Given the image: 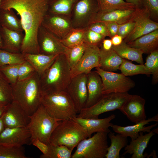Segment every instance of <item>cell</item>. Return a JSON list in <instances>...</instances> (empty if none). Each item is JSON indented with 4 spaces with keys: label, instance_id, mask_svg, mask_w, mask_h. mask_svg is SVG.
Returning <instances> with one entry per match:
<instances>
[{
    "label": "cell",
    "instance_id": "f35d334b",
    "mask_svg": "<svg viewBox=\"0 0 158 158\" xmlns=\"http://www.w3.org/2000/svg\"><path fill=\"white\" fill-rule=\"evenodd\" d=\"M22 147L0 144V158H27Z\"/></svg>",
    "mask_w": 158,
    "mask_h": 158
},
{
    "label": "cell",
    "instance_id": "5b68a950",
    "mask_svg": "<svg viewBox=\"0 0 158 158\" xmlns=\"http://www.w3.org/2000/svg\"><path fill=\"white\" fill-rule=\"evenodd\" d=\"M87 138L86 129L70 119L59 122L52 133L48 143L65 145L73 151L80 141Z\"/></svg>",
    "mask_w": 158,
    "mask_h": 158
},
{
    "label": "cell",
    "instance_id": "b9f144b4",
    "mask_svg": "<svg viewBox=\"0 0 158 158\" xmlns=\"http://www.w3.org/2000/svg\"><path fill=\"white\" fill-rule=\"evenodd\" d=\"M142 6L149 13L151 18L157 22L158 19V0H141Z\"/></svg>",
    "mask_w": 158,
    "mask_h": 158
},
{
    "label": "cell",
    "instance_id": "4fadbf2b",
    "mask_svg": "<svg viewBox=\"0 0 158 158\" xmlns=\"http://www.w3.org/2000/svg\"><path fill=\"white\" fill-rule=\"evenodd\" d=\"M38 40L40 53L48 55L65 54L68 49L60 39L42 26L39 30Z\"/></svg>",
    "mask_w": 158,
    "mask_h": 158
},
{
    "label": "cell",
    "instance_id": "60d3db41",
    "mask_svg": "<svg viewBox=\"0 0 158 158\" xmlns=\"http://www.w3.org/2000/svg\"><path fill=\"white\" fill-rule=\"evenodd\" d=\"M20 64L6 65L0 68V71L11 85L18 80V72Z\"/></svg>",
    "mask_w": 158,
    "mask_h": 158
},
{
    "label": "cell",
    "instance_id": "8992f818",
    "mask_svg": "<svg viewBox=\"0 0 158 158\" xmlns=\"http://www.w3.org/2000/svg\"><path fill=\"white\" fill-rule=\"evenodd\" d=\"M29 117L27 127L30 134L31 140L37 138L48 144L52 133L61 121L51 117L41 104Z\"/></svg>",
    "mask_w": 158,
    "mask_h": 158
},
{
    "label": "cell",
    "instance_id": "f546056e",
    "mask_svg": "<svg viewBox=\"0 0 158 158\" xmlns=\"http://www.w3.org/2000/svg\"><path fill=\"white\" fill-rule=\"evenodd\" d=\"M12 9H0V26L8 29L23 32V30L20 19Z\"/></svg>",
    "mask_w": 158,
    "mask_h": 158
},
{
    "label": "cell",
    "instance_id": "d6a6232c",
    "mask_svg": "<svg viewBox=\"0 0 158 158\" xmlns=\"http://www.w3.org/2000/svg\"><path fill=\"white\" fill-rule=\"evenodd\" d=\"M87 46V44L83 42L68 48L65 54L71 69L79 61L85 51Z\"/></svg>",
    "mask_w": 158,
    "mask_h": 158
},
{
    "label": "cell",
    "instance_id": "8fae6325",
    "mask_svg": "<svg viewBox=\"0 0 158 158\" xmlns=\"http://www.w3.org/2000/svg\"><path fill=\"white\" fill-rule=\"evenodd\" d=\"M87 74H80L71 78L66 91L74 104L77 114L84 107L88 96Z\"/></svg>",
    "mask_w": 158,
    "mask_h": 158
},
{
    "label": "cell",
    "instance_id": "cb8c5ba5",
    "mask_svg": "<svg viewBox=\"0 0 158 158\" xmlns=\"http://www.w3.org/2000/svg\"><path fill=\"white\" fill-rule=\"evenodd\" d=\"M126 43L131 47L141 50L143 54H149L158 49V29Z\"/></svg>",
    "mask_w": 158,
    "mask_h": 158
},
{
    "label": "cell",
    "instance_id": "30bf717a",
    "mask_svg": "<svg viewBox=\"0 0 158 158\" xmlns=\"http://www.w3.org/2000/svg\"><path fill=\"white\" fill-rule=\"evenodd\" d=\"M133 20L134 28L123 40L127 43L158 29V23L152 20L148 11L143 7L139 8Z\"/></svg>",
    "mask_w": 158,
    "mask_h": 158
},
{
    "label": "cell",
    "instance_id": "ab89813d",
    "mask_svg": "<svg viewBox=\"0 0 158 158\" xmlns=\"http://www.w3.org/2000/svg\"><path fill=\"white\" fill-rule=\"evenodd\" d=\"M76 0H57L52 5L51 12L54 14L68 15Z\"/></svg>",
    "mask_w": 158,
    "mask_h": 158
},
{
    "label": "cell",
    "instance_id": "3957f363",
    "mask_svg": "<svg viewBox=\"0 0 158 158\" xmlns=\"http://www.w3.org/2000/svg\"><path fill=\"white\" fill-rule=\"evenodd\" d=\"M71 70L65 54L58 55L40 77L42 93L66 91L71 79Z\"/></svg>",
    "mask_w": 158,
    "mask_h": 158
},
{
    "label": "cell",
    "instance_id": "836d02e7",
    "mask_svg": "<svg viewBox=\"0 0 158 158\" xmlns=\"http://www.w3.org/2000/svg\"><path fill=\"white\" fill-rule=\"evenodd\" d=\"M99 10L109 11L116 9H124L135 8L133 4L124 0H97Z\"/></svg>",
    "mask_w": 158,
    "mask_h": 158
},
{
    "label": "cell",
    "instance_id": "1f68e13d",
    "mask_svg": "<svg viewBox=\"0 0 158 158\" xmlns=\"http://www.w3.org/2000/svg\"><path fill=\"white\" fill-rule=\"evenodd\" d=\"M86 28H72L63 38L62 43L70 48L84 42V37Z\"/></svg>",
    "mask_w": 158,
    "mask_h": 158
},
{
    "label": "cell",
    "instance_id": "816d5d0a",
    "mask_svg": "<svg viewBox=\"0 0 158 158\" xmlns=\"http://www.w3.org/2000/svg\"><path fill=\"white\" fill-rule=\"evenodd\" d=\"M127 3L132 4L137 7H142L141 0H124Z\"/></svg>",
    "mask_w": 158,
    "mask_h": 158
},
{
    "label": "cell",
    "instance_id": "d4e9b609",
    "mask_svg": "<svg viewBox=\"0 0 158 158\" xmlns=\"http://www.w3.org/2000/svg\"><path fill=\"white\" fill-rule=\"evenodd\" d=\"M25 60L30 63L41 77L59 55H48L41 53L23 54Z\"/></svg>",
    "mask_w": 158,
    "mask_h": 158
},
{
    "label": "cell",
    "instance_id": "6da1fadb",
    "mask_svg": "<svg viewBox=\"0 0 158 158\" xmlns=\"http://www.w3.org/2000/svg\"><path fill=\"white\" fill-rule=\"evenodd\" d=\"M50 0H2L0 9L15 10L25 32L20 52L40 53L39 30L46 16Z\"/></svg>",
    "mask_w": 158,
    "mask_h": 158
},
{
    "label": "cell",
    "instance_id": "52a82bcc",
    "mask_svg": "<svg viewBox=\"0 0 158 158\" xmlns=\"http://www.w3.org/2000/svg\"><path fill=\"white\" fill-rule=\"evenodd\" d=\"M131 95L126 92H111L103 94L95 104L84 108L76 117L83 118H97L101 114L116 109L120 110Z\"/></svg>",
    "mask_w": 158,
    "mask_h": 158
},
{
    "label": "cell",
    "instance_id": "7a4b0ae2",
    "mask_svg": "<svg viewBox=\"0 0 158 158\" xmlns=\"http://www.w3.org/2000/svg\"><path fill=\"white\" fill-rule=\"evenodd\" d=\"M12 87L13 101L17 102L29 116L41 104L42 94L40 77L35 71L23 80L18 81Z\"/></svg>",
    "mask_w": 158,
    "mask_h": 158
},
{
    "label": "cell",
    "instance_id": "ba28073f",
    "mask_svg": "<svg viewBox=\"0 0 158 158\" xmlns=\"http://www.w3.org/2000/svg\"><path fill=\"white\" fill-rule=\"evenodd\" d=\"M107 132H98L77 145L71 158H104L109 147Z\"/></svg>",
    "mask_w": 158,
    "mask_h": 158
},
{
    "label": "cell",
    "instance_id": "ee69618b",
    "mask_svg": "<svg viewBox=\"0 0 158 158\" xmlns=\"http://www.w3.org/2000/svg\"><path fill=\"white\" fill-rule=\"evenodd\" d=\"M35 72V70L32 65L25 61L20 65L18 70V81L27 78Z\"/></svg>",
    "mask_w": 158,
    "mask_h": 158
},
{
    "label": "cell",
    "instance_id": "9c48e42d",
    "mask_svg": "<svg viewBox=\"0 0 158 158\" xmlns=\"http://www.w3.org/2000/svg\"><path fill=\"white\" fill-rule=\"evenodd\" d=\"M96 72L100 76L102 83L103 94L111 92H128L135 86L134 82L122 73H119L96 68Z\"/></svg>",
    "mask_w": 158,
    "mask_h": 158
},
{
    "label": "cell",
    "instance_id": "8d00e7d4",
    "mask_svg": "<svg viewBox=\"0 0 158 158\" xmlns=\"http://www.w3.org/2000/svg\"><path fill=\"white\" fill-rule=\"evenodd\" d=\"M13 101L12 86L0 71V102L8 105Z\"/></svg>",
    "mask_w": 158,
    "mask_h": 158
},
{
    "label": "cell",
    "instance_id": "7c38bea8",
    "mask_svg": "<svg viewBox=\"0 0 158 158\" xmlns=\"http://www.w3.org/2000/svg\"><path fill=\"white\" fill-rule=\"evenodd\" d=\"M139 8L106 11L99 10L90 18L88 25L97 22H114L119 25L124 23L132 20Z\"/></svg>",
    "mask_w": 158,
    "mask_h": 158
},
{
    "label": "cell",
    "instance_id": "6f0895ef",
    "mask_svg": "<svg viewBox=\"0 0 158 158\" xmlns=\"http://www.w3.org/2000/svg\"><path fill=\"white\" fill-rule=\"evenodd\" d=\"M1 1H2V0H0V5H1Z\"/></svg>",
    "mask_w": 158,
    "mask_h": 158
},
{
    "label": "cell",
    "instance_id": "2e32d148",
    "mask_svg": "<svg viewBox=\"0 0 158 158\" xmlns=\"http://www.w3.org/2000/svg\"><path fill=\"white\" fill-rule=\"evenodd\" d=\"M145 100L140 96L131 95L120 110L131 122L135 123L146 119Z\"/></svg>",
    "mask_w": 158,
    "mask_h": 158
},
{
    "label": "cell",
    "instance_id": "484cf974",
    "mask_svg": "<svg viewBox=\"0 0 158 158\" xmlns=\"http://www.w3.org/2000/svg\"><path fill=\"white\" fill-rule=\"evenodd\" d=\"M99 10L97 0H80L75 7V20L78 23H81L86 18L89 17L90 19Z\"/></svg>",
    "mask_w": 158,
    "mask_h": 158
},
{
    "label": "cell",
    "instance_id": "74e56055",
    "mask_svg": "<svg viewBox=\"0 0 158 158\" xmlns=\"http://www.w3.org/2000/svg\"><path fill=\"white\" fill-rule=\"evenodd\" d=\"M49 149L46 155L42 158H71L72 151L63 145H58L48 143Z\"/></svg>",
    "mask_w": 158,
    "mask_h": 158
},
{
    "label": "cell",
    "instance_id": "f6af8a7d",
    "mask_svg": "<svg viewBox=\"0 0 158 158\" xmlns=\"http://www.w3.org/2000/svg\"><path fill=\"white\" fill-rule=\"evenodd\" d=\"M87 28L94 32L104 36L110 37L108 29L105 23L103 22H97L88 25Z\"/></svg>",
    "mask_w": 158,
    "mask_h": 158
},
{
    "label": "cell",
    "instance_id": "c3c4849f",
    "mask_svg": "<svg viewBox=\"0 0 158 158\" xmlns=\"http://www.w3.org/2000/svg\"><path fill=\"white\" fill-rule=\"evenodd\" d=\"M107 27L110 38L117 34L119 24L114 22L104 23Z\"/></svg>",
    "mask_w": 158,
    "mask_h": 158
},
{
    "label": "cell",
    "instance_id": "11a10c76",
    "mask_svg": "<svg viewBox=\"0 0 158 158\" xmlns=\"http://www.w3.org/2000/svg\"><path fill=\"white\" fill-rule=\"evenodd\" d=\"M156 151L155 150H153L152 152L151 153L150 155H148V156H147V158H148L149 157L151 156L153 157V158H157V157L156 156Z\"/></svg>",
    "mask_w": 158,
    "mask_h": 158
},
{
    "label": "cell",
    "instance_id": "ffe728a7",
    "mask_svg": "<svg viewBox=\"0 0 158 158\" xmlns=\"http://www.w3.org/2000/svg\"><path fill=\"white\" fill-rule=\"evenodd\" d=\"M153 121H158V114L133 125L122 126L113 124L111 127L115 133L120 134L127 137H129L131 139H134L139 136L140 132L148 133L152 128L157 126V123L148 126H145L149 124L150 122Z\"/></svg>",
    "mask_w": 158,
    "mask_h": 158
},
{
    "label": "cell",
    "instance_id": "5bb4252c",
    "mask_svg": "<svg viewBox=\"0 0 158 158\" xmlns=\"http://www.w3.org/2000/svg\"><path fill=\"white\" fill-rule=\"evenodd\" d=\"M100 49L98 46L87 44L81 59L71 69V78L80 74H88L95 68L98 67L100 61Z\"/></svg>",
    "mask_w": 158,
    "mask_h": 158
},
{
    "label": "cell",
    "instance_id": "603a6c76",
    "mask_svg": "<svg viewBox=\"0 0 158 158\" xmlns=\"http://www.w3.org/2000/svg\"><path fill=\"white\" fill-rule=\"evenodd\" d=\"M155 134L154 129L145 135H143V132H140L137 138L131 139L130 144L125 147V151L122 155L128 153L132 154L131 158H145L147 155L143 154L144 151L147 147L150 139Z\"/></svg>",
    "mask_w": 158,
    "mask_h": 158
},
{
    "label": "cell",
    "instance_id": "7dc6e473",
    "mask_svg": "<svg viewBox=\"0 0 158 158\" xmlns=\"http://www.w3.org/2000/svg\"><path fill=\"white\" fill-rule=\"evenodd\" d=\"M30 144L37 148L42 153L40 156L42 158L48 154L49 147L48 144H47L37 138L33 139L31 140Z\"/></svg>",
    "mask_w": 158,
    "mask_h": 158
},
{
    "label": "cell",
    "instance_id": "d590c367",
    "mask_svg": "<svg viewBox=\"0 0 158 158\" xmlns=\"http://www.w3.org/2000/svg\"><path fill=\"white\" fill-rule=\"evenodd\" d=\"M144 65L152 75V84H157L158 82V49L149 54Z\"/></svg>",
    "mask_w": 158,
    "mask_h": 158
},
{
    "label": "cell",
    "instance_id": "9a60e30c",
    "mask_svg": "<svg viewBox=\"0 0 158 158\" xmlns=\"http://www.w3.org/2000/svg\"><path fill=\"white\" fill-rule=\"evenodd\" d=\"M31 135L25 127H5L0 135V144L4 145L22 147L30 143Z\"/></svg>",
    "mask_w": 158,
    "mask_h": 158
},
{
    "label": "cell",
    "instance_id": "681fc988",
    "mask_svg": "<svg viewBox=\"0 0 158 158\" xmlns=\"http://www.w3.org/2000/svg\"><path fill=\"white\" fill-rule=\"evenodd\" d=\"M112 46L111 39H104L102 42L100 48L106 51L112 49Z\"/></svg>",
    "mask_w": 158,
    "mask_h": 158
},
{
    "label": "cell",
    "instance_id": "44dd1931",
    "mask_svg": "<svg viewBox=\"0 0 158 158\" xmlns=\"http://www.w3.org/2000/svg\"><path fill=\"white\" fill-rule=\"evenodd\" d=\"M87 86L88 96L84 108L96 103L102 97V83L101 78L96 71H91L87 74Z\"/></svg>",
    "mask_w": 158,
    "mask_h": 158
},
{
    "label": "cell",
    "instance_id": "ac0fdd59",
    "mask_svg": "<svg viewBox=\"0 0 158 158\" xmlns=\"http://www.w3.org/2000/svg\"><path fill=\"white\" fill-rule=\"evenodd\" d=\"M42 26L60 39L63 38L73 28L68 20L56 14L46 16Z\"/></svg>",
    "mask_w": 158,
    "mask_h": 158
},
{
    "label": "cell",
    "instance_id": "83f0119b",
    "mask_svg": "<svg viewBox=\"0 0 158 158\" xmlns=\"http://www.w3.org/2000/svg\"><path fill=\"white\" fill-rule=\"evenodd\" d=\"M112 49L121 58L143 64V52L140 50L131 47L123 41L118 46L113 45Z\"/></svg>",
    "mask_w": 158,
    "mask_h": 158
},
{
    "label": "cell",
    "instance_id": "f1b7e54d",
    "mask_svg": "<svg viewBox=\"0 0 158 158\" xmlns=\"http://www.w3.org/2000/svg\"><path fill=\"white\" fill-rule=\"evenodd\" d=\"M108 136L111 141V144L109 146L105 158H119V153L121 150L127 145V137L117 133L116 135L111 131Z\"/></svg>",
    "mask_w": 158,
    "mask_h": 158
},
{
    "label": "cell",
    "instance_id": "7402d4cb",
    "mask_svg": "<svg viewBox=\"0 0 158 158\" xmlns=\"http://www.w3.org/2000/svg\"><path fill=\"white\" fill-rule=\"evenodd\" d=\"M0 32L3 42L2 49L14 53H21L24 37L22 32L0 26Z\"/></svg>",
    "mask_w": 158,
    "mask_h": 158
},
{
    "label": "cell",
    "instance_id": "f5cc1de1",
    "mask_svg": "<svg viewBox=\"0 0 158 158\" xmlns=\"http://www.w3.org/2000/svg\"><path fill=\"white\" fill-rule=\"evenodd\" d=\"M7 105L0 102V118L4 114Z\"/></svg>",
    "mask_w": 158,
    "mask_h": 158
},
{
    "label": "cell",
    "instance_id": "7bdbcfd3",
    "mask_svg": "<svg viewBox=\"0 0 158 158\" xmlns=\"http://www.w3.org/2000/svg\"><path fill=\"white\" fill-rule=\"evenodd\" d=\"M85 33L84 42L90 44L96 45L99 47L101 45L105 37L87 28Z\"/></svg>",
    "mask_w": 158,
    "mask_h": 158
},
{
    "label": "cell",
    "instance_id": "4dcf8cb0",
    "mask_svg": "<svg viewBox=\"0 0 158 158\" xmlns=\"http://www.w3.org/2000/svg\"><path fill=\"white\" fill-rule=\"evenodd\" d=\"M119 70L121 73L126 76H132L138 74H145L149 75L151 73L147 68L144 64H135L130 60L123 59L120 65Z\"/></svg>",
    "mask_w": 158,
    "mask_h": 158
},
{
    "label": "cell",
    "instance_id": "f907efd6",
    "mask_svg": "<svg viewBox=\"0 0 158 158\" xmlns=\"http://www.w3.org/2000/svg\"><path fill=\"white\" fill-rule=\"evenodd\" d=\"M111 38L113 45L115 46L121 44L123 40V37L117 34L112 37Z\"/></svg>",
    "mask_w": 158,
    "mask_h": 158
},
{
    "label": "cell",
    "instance_id": "e0dca14e",
    "mask_svg": "<svg viewBox=\"0 0 158 158\" xmlns=\"http://www.w3.org/2000/svg\"><path fill=\"white\" fill-rule=\"evenodd\" d=\"M5 127H26L30 118L22 108L16 101H13L7 106L3 114Z\"/></svg>",
    "mask_w": 158,
    "mask_h": 158
},
{
    "label": "cell",
    "instance_id": "4316f807",
    "mask_svg": "<svg viewBox=\"0 0 158 158\" xmlns=\"http://www.w3.org/2000/svg\"><path fill=\"white\" fill-rule=\"evenodd\" d=\"M100 49L99 67L104 71L114 72L119 70L123 59L120 57L112 49L106 51Z\"/></svg>",
    "mask_w": 158,
    "mask_h": 158
},
{
    "label": "cell",
    "instance_id": "e575fe53",
    "mask_svg": "<svg viewBox=\"0 0 158 158\" xmlns=\"http://www.w3.org/2000/svg\"><path fill=\"white\" fill-rule=\"evenodd\" d=\"M25 61L21 53H12L0 49V68L6 65L20 64Z\"/></svg>",
    "mask_w": 158,
    "mask_h": 158
},
{
    "label": "cell",
    "instance_id": "db71d44e",
    "mask_svg": "<svg viewBox=\"0 0 158 158\" xmlns=\"http://www.w3.org/2000/svg\"><path fill=\"white\" fill-rule=\"evenodd\" d=\"M3 120V115L0 118V135L5 128Z\"/></svg>",
    "mask_w": 158,
    "mask_h": 158
},
{
    "label": "cell",
    "instance_id": "d6986e66",
    "mask_svg": "<svg viewBox=\"0 0 158 158\" xmlns=\"http://www.w3.org/2000/svg\"><path fill=\"white\" fill-rule=\"evenodd\" d=\"M115 117V114H112L107 117L102 119L83 118L77 117L72 119L86 129L88 138H89L95 133L110 132L111 130L109 128L111 127L113 125L110 122Z\"/></svg>",
    "mask_w": 158,
    "mask_h": 158
},
{
    "label": "cell",
    "instance_id": "bcb514c9",
    "mask_svg": "<svg viewBox=\"0 0 158 158\" xmlns=\"http://www.w3.org/2000/svg\"><path fill=\"white\" fill-rule=\"evenodd\" d=\"M135 22L132 20L119 25L117 35L121 36L123 39L132 31L135 25Z\"/></svg>",
    "mask_w": 158,
    "mask_h": 158
},
{
    "label": "cell",
    "instance_id": "9f6ffc18",
    "mask_svg": "<svg viewBox=\"0 0 158 158\" xmlns=\"http://www.w3.org/2000/svg\"><path fill=\"white\" fill-rule=\"evenodd\" d=\"M3 48V42L0 32V49H2Z\"/></svg>",
    "mask_w": 158,
    "mask_h": 158
},
{
    "label": "cell",
    "instance_id": "277c9868",
    "mask_svg": "<svg viewBox=\"0 0 158 158\" xmlns=\"http://www.w3.org/2000/svg\"><path fill=\"white\" fill-rule=\"evenodd\" d=\"M41 104L53 118L62 121L76 116L74 104L66 91L42 93Z\"/></svg>",
    "mask_w": 158,
    "mask_h": 158
}]
</instances>
